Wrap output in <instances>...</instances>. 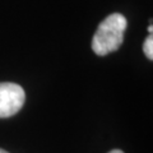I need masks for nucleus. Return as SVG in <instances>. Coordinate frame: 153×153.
I'll list each match as a JSON object with an SVG mask.
<instances>
[{"mask_svg": "<svg viewBox=\"0 0 153 153\" xmlns=\"http://www.w3.org/2000/svg\"><path fill=\"white\" fill-rule=\"evenodd\" d=\"M128 26L123 14L114 13L100 23L92 40V50L96 55L105 56L116 51L124 41V33Z\"/></svg>", "mask_w": 153, "mask_h": 153, "instance_id": "1", "label": "nucleus"}, {"mask_svg": "<svg viewBox=\"0 0 153 153\" xmlns=\"http://www.w3.org/2000/svg\"><path fill=\"white\" fill-rule=\"evenodd\" d=\"M26 93L19 84L0 83V117H10L23 107Z\"/></svg>", "mask_w": 153, "mask_h": 153, "instance_id": "2", "label": "nucleus"}, {"mask_svg": "<svg viewBox=\"0 0 153 153\" xmlns=\"http://www.w3.org/2000/svg\"><path fill=\"white\" fill-rule=\"evenodd\" d=\"M143 50H144V54L148 59H153V38L152 36H149L144 41V45H143Z\"/></svg>", "mask_w": 153, "mask_h": 153, "instance_id": "3", "label": "nucleus"}, {"mask_svg": "<svg viewBox=\"0 0 153 153\" xmlns=\"http://www.w3.org/2000/svg\"><path fill=\"white\" fill-rule=\"evenodd\" d=\"M108 153H124V152L120 151V149H112V151H110Z\"/></svg>", "mask_w": 153, "mask_h": 153, "instance_id": "4", "label": "nucleus"}, {"mask_svg": "<svg viewBox=\"0 0 153 153\" xmlns=\"http://www.w3.org/2000/svg\"><path fill=\"white\" fill-rule=\"evenodd\" d=\"M148 31H149V32L152 33V32H153V27H152V26H149V28H148Z\"/></svg>", "mask_w": 153, "mask_h": 153, "instance_id": "5", "label": "nucleus"}, {"mask_svg": "<svg viewBox=\"0 0 153 153\" xmlns=\"http://www.w3.org/2000/svg\"><path fill=\"white\" fill-rule=\"evenodd\" d=\"M0 153H8L7 151H4V149H0Z\"/></svg>", "mask_w": 153, "mask_h": 153, "instance_id": "6", "label": "nucleus"}]
</instances>
